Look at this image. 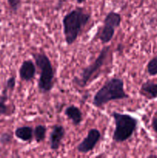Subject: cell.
Segmentation results:
<instances>
[{"mask_svg":"<svg viewBox=\"0 0 157 158\" xmlns=\"http://www.w3.org/2000/svg\"><path fill=\"white\" fill-rule=\"evenodd\" d=\"M100 138H101L100 131L96 128H92L89 131L86 137H85L83 141L77 146V151L82 154H87L95 148Z\"/></svg>","mask_w":157,"mask_h":158,"instance_id":"obj_6","label":"cell"},{"mask_svg":"<svg viewBox=\"0 0 157 158\" xmlns=\"http://www.w3.org/2000/svg\"><path fill=\"white\" fill-rule=\"evenodd\" d=\"M66 135V130L62 125L55 124L52 127L50 136H49V143L50 148L52 151H57L59 149L62 140Z\"/></svg>","mask_w":157,"mask_h":158,"instance_id":"obj_7","label":"cell"},{"mask_svg":"<svg viewBox=\"0 0 157 158\" xmlns=\"http://www.w3.org/2000/svg\"><path fill=\"white\" fill-rule=\"evenodd\" d=\"M139 93L141 95L144 96L147 99L152 100L157 97V83L155 82L148 81L144 82L140 87Z\"/></svg>","mask_w":157,"mask_h":158,"instance_id":"obj_10","label":"cell"},{"mask_svg":"<svg viewBox=\"0 0 157 158\" xmlns=\"http://www.w3.org/2000/svg\"><path fill=\"white\" fill-rule=\"evenodd\" d=\"M35 64L39 68L40 75L38 81V89L41 94H48L54 87L55 77L53 67L49 57L42 52L32 53Z\"/></svg>","mask_w":157,"mask_h":158,"instance_id":"obj_4","label":"cell"},{"mask_svg":"<svg viewBox=\"0 0 157 158\" xmlns=\"http://www.w3.org/2000/svg\"><path fill=\"white\" fill-rule=\"evenodd\" d=\"M15 83H16V80L15 77H10L6 82L5 86L9 89V91H12L15 87Z\"/></svg>","mask_w":157,"mask_h":158,"instance_id":"obj_19","label":"cell"},{"mask_svg":"<svg viewBox=\"0 0 157 158\" xmlns=\"http://www.w3.org/2000/svg\"><path fill=\"white\" fill-rule=\"evenodd\" d=\"M146 70L151 77L157 75V56L153 57L149 60L146 66Z\"/></svg>","mask_w":157,"mask_h":158,"instance_id":"obj_16","label":"cell"},{"mask_svg":"<svg viewBox=\"0 0 157 158\" xmlns=\"http://www.w3.org/2000/svg\"><path fill=\"white\" fill-rule=\"evenodd\" d=\"M115 122V131L112 140L115 143H123L129 140L136 130L138 120L129 114L112 112L111 114Z\"/></svg>","mask_w":157,"mask_h":158,"instance_id":"obj_3","label":"cell"},{"mask_svg":"<svg viewBox=\"0 0 157 158\" xmlns=\"http://www.w3.org/2000/svg\"><path fill=\"white\" fill-rule=\"evenodd\" d=\"M36 73L35 65L31 60L22 62L19 68V77L22 81H31L35 77Z\"/></svg>","mask_w":157,"mask_h":158,"instance_id":"obj_8","label":"cell"},{"mask_svg":"<svg viewBox=\"0 0 157 158\" xmlns=\"http://www.w3.org/2000/svg\"><path fill=\"white\" fill-rule=\"evenodd\" d=\"M9 89L4 86L0 95V116H10L14 112V110H11L10 106L6 104V102L9 100Z\"/></svg>","mask_w":157,"mask_h":158,"instance_id":"obj_13","label":"cell"},{"mask_svg":"<svg viewBox=\"0 0 157 158\" xmlns=\"http://www.w3.org/2000/svg\"><path fill=\"white\" fill-rule=\"evenodd\" d=\"M7 2L11 11H12L14 14H16L18 9H19L20 6H21L22 0H7Z\"/></svg>","mask_w":157,"mask_h":158,"instance_id":"obj_18","label":"cell"},{"mask_svg":"<svg viewBox=\"0 0 157 158\" xmlns=\"http://www.w3.org/2000/svg\"><path fill=\"white\" fill-rule=\"evenodd\" d=\"M109 50H110V46H109L103 47L100 51L97 58L94 60L93 63H91L86 67L83 68L81 73H80L79 78H78V77L74 78L73 83L80 87H85L87 85V83L90 81L91 78L95 77L97 73L103 67L106 59H107L108 55H109Z\"/></svg>","mask_w":157,"mask_h":158,"instance_id":"obj_5","label":"cell"},{"mask_svg":"<svg viewBox=\"0 0 157 158\" xmlns=\"http://www.w3.org/2000/svg\"><path fill=\"white\" fill-rule=\"evenodd\" d=\"M65 115L72 121L74 126H78L83 121V113L78 106L70 105L65 110Z\"/></svg>","mask_w":157,"mask_h":158,"instance_id":"obj_9","label":"cell"},{"mask_svg":"<svg viewBox=\"0 0 157 158\" xmlns=\"http://www.w3.org/2000/svg\"><path fill=\"white\" fill-rule=\"evenodd\" d=\"M152 128L154 132L157 134V114H155L152 119Z\"/></svg>","mask_w":157,"mask_h":158,"instance_id":"obj_20","label":"cell"},{"mask_svg":"<svg viewBox=\"0 0 157 158\" xmlns=\"http://www.w3.org/2000/svg\"><path fill=\"white\" fill-rule=\"evenodd\" d=\"M115 28L108 24H104L103 29L99 32V40L103 44H107L113 38L115 35Z\"/></svg>","mask_w":157,"mask_h":158,"instance_id":"obj_12","label":"cell"},{"mask_svg":"<svg viewBox=\"0 0 157 158\" xmlns=\"http://www.w3.org/2000/svg\"><path fill=\"white\" fill-rule=\"evenodd\" d=\"M62 3H63V2L62 1V0H59V1H58V7L56 8L57 9H59V8H61L62 7Z\"/></svg>","mask_w":157,"mask_h":158,"instance_id":"obj_21","label":"cell"},{"mask_svg":"<svg viewBox=\"0 0 157 158\" xmlns=\"http://www.w3.org/2000/svg\"><path fill=\"white\" fill-rule=\"evenodd\" d=\"M12 140V134L9 132H4L0 135V143L3 146L9 144Z\"/></svg>","mask_w":157,"mask_h":158,"instance_id":"obj_17","label":"cell"},{"mask_svg":"<svg viewBox=\"0 0 157 158\" xmlns=\"http://www.w3.org/2000/svg\"><path fill=\"white\" fill-rule=\"evenodd\" d=\"M129 96L125 92L123 79L112 77L108 80L103 86L95 93L92 104L97 108H102L113 100L128 99Z\"/></svg>","mask_w":157,"mask_h":158,"instance_id":"obj_2","label":"cell"},{"mask_svg":"<svg viewBox=\"0 0 157 158\" xmlns=\"http://www.w3.org/2000/svg\"><path fill=\"white\" fill-rule=\"evenodd\" d=\"M76 1V2L78 3V4H82V3L85 2H86L87 0H75Z\"/></svg>","mask_w":157,"mask_h":158,"instance_id":"obj_22","label":"cell"},{"mask_svg":"<svg viewBox=\"0 0 157 158\" xmlns=\"http://www.w3.org/2000/svg\"><path fill=\"white\" fill-rule=\"evenodd\" d=\"M122 22V16L120 14L117 13L115 12H109L107 15H106L104 19V24L110 25L116 29L117 27L120 26Z\"/></svg>","mask_w":157,"mask_h":158,"instance_id":"obj_14","label":"cell"},{"mask_svg":"<svg viewBox=\"0 0 157 158\" xmlns=\"http://www.w3.org/2000/svg\"><path fill=\"white\" fill-rule=\"evenodd\" d=\"M91 17L90 13L86 12L83 8L80 7L75 8L63 17V32L66 44L70 46L75 43Z\"/></svg>","mask_w":157,"mask_h":158,"instance_id":"obj_1","label":"cell"},{"mask_svg":"<svg viewBox=\"0 0 157 158\" xmlns=\"http://www.w3.org/2000/svg\"><path fill=\"white\" fill-rule=\"evenodd\" d=\"M46 126L44 125H37L33 129V137L37 143H41L46 138Z\"/></svg>","mask_w":157,"mask_h":158,"instance_id":"obj_15","label":"cell"},{"mask_svg":"<svg viewBox=\"0 0 157 158\" xmlns=\"http://www.w3.org/2000/svg\"><path fill=\"white\" fill-rule=\"evenodd\" d=\"M15 137L24 142H31L33 138V129L30 126L17 127L14 132Z\"/></svg>","mask_w":157,"mask_h":158,"instance_id":"obj_11","label":"cell"}]
</instances>
